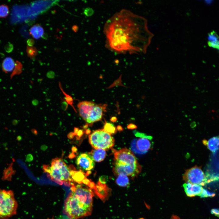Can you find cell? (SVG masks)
Instances as JSON below:
<instances>
[{
    "label": "cell",
    "instance_id": "1",
    "mask_svg": "<svg viewBox=\"0 0 219 219\" xmlns=\"http://www.w3.org/2000/svg\"><path fill=\"white\" fill-rule=\"evenodd\" d=\"M115 17L106 30L110 47L118 51L138 50L135 43L139 40L143 41L141 38L144 36L142 37L143 34L141 33L148 31L141 30L147 29H141L142 27L139 24L126 15L119 14Z\"/></svg>",
    "mask_w": 219,
    "mask_h": 219
},
{
    "label": "cell",
    "instance_id": "2",
    "mask_svg": "<svg viewBox=\"0 0 219 219\" xmlns=\"http://www.w3.org/2000/svg\"><path fill=\"white\" fill-rule=\"evenodd\" d=\"M71 192L64 203V212L70 219H78L92 213L94 194L92 189L82 184L72 183Z\"/></svg>",
    "mask_w": 219,
    "mask_h": 219
},
{
    "label": "cell",
    "instance_id": "3",
    "mask_svg": "<svg viewBox=\"0 0 219 219\" xmlns=\"http://www.w3.org/2000/svg\"><path fill=\"white\" fill-rule=\"evenodd\" d=\"M114 154L113 171L115 175L123 174L134 178L140 173L141 167L130 150L123 148L115 152Z\"/></svg>",
    "mask_w": 219,
    "mask_h": 219
},
{
    "label": "cell",
    "instance_id": "4",
    "mask_svg": "<svg viewBox=\"0 0 219 219\" xmlns=\"http://www.w3.org/2000/svg\"><path fill=\"white\" fill-rule=\"evenodd\" d=\"M77 106L80 116L88 123H92L102 119L107 105L84 101L78 103Z\"/></svg>",
    "mask_w": 219,
    "mask_h": 219
},
{
    "label": "cell",
    "instance_id": "5",
    "mask_svg": "<svg viewBox=\"0 0 219 219\" xmlns=\"http://www.w3.org/2000/svg\"><path fill=\"white\" fill-rule=\"evenodd\" d=\"M17 207L13 192L0 189V219H8L15 214Z\"/></svg>",
    "mask_w": 219,
    "mask_h": 219
},
{
    "label": "cell",
    "instance_id": "6",
    "mask_svg": "<svg viewBox=\"0 0 219 219\" xmlns=\"http://www.w3.org/2000/svg\"><path fill=\"white\" fill-rule=\"evenodd\" d=\"M89 141L92 147L95 149L107 150L114 144V140L111 134L103 129L94 131L89 137Z\"/></svg>",
    "mask_w": 219,
    "mask_h": 219
},
{
    "label": "cell",
    "instance_id": "7",
    "mask_svg": "<svg viewBox=\"0 0 219 219\" xmlns=\"http://www.w3.org/2000/svg\"><path fill=\"white\" fill-rule=\"evenodd\" d=\"M183 179L187 183L200 186L208 183L206 175L201 168L197 165L186 170L183 175Z\"/></svg>",
    "mask_w": 219,
    "mask_h": 219
},
{
    "label": "cell",
    "instance_id": "8",
    "mask_svg": "<svg viewBox=\"0 0 219 219\" xmlns=\"http://www.w3.org/2000/svg\"><path fill=\"white\" fill-rule=\"evenodd\" d=\"M53 1H40L33 3L28 9L29 17L34 18L40 13L50 7L54 3Z\"/></svg>",
    "mask_w": 219,
    "mask_h": 219
},
{
    "label": "cell",
    "instance_id": "9",
    "mask_svg": "<svg viewBox=\"0 0 219 219\" xmlns=\"http://www.w3.org/2000/svg\"><path fill=\"white\" fill-rule=\"evenodd\" d=\"M91 156L88 153H82L76 158V163L80 170L82 171H89L94 167L95 163Z\"/></svg>",
    "mask_w": 219,
    "mask_h": 219
},
{
    "label": "cell",
    "instance_id": "10",
    "mask_svg": "<svg viewBox=\"0 0 219 219\" xmlns=\"http://www.w3.org/2000/svg\"><path fill=\"white\" fill-rule=\"evenodd\" d=\"M93 189L95 193L103 202L107 200L111 195V189L105 184L102 183L99 181Z\"/></svg>",
    "mask_w": 219,
    "mask_h": 219
},
{
    "label": "cell",
    "instance_id": "11",
    "mask_svg": "<svg viewBox=\"0 0 219 219\" xmlns=\"http://www.w3.org/2000/svg\"><path fill=\"white\" fill-rule=\"evenodd\" d=\"M183 186L186 195L189 197L200 196L203 189L200 185L190 183H184Z\"/></svg>",
    "mask_w": 219,
    "mask_h": 219
},
{
    "label": "cell",
    "instance_id": "12",
    "mask_svg": "<svg viewBox=\"0 0 219 219\" xmlns=\"http://www.w3.org/2000/svg\"><path fill=\"white\" fill-rule=\"evenodd\" d=\"M151 139L146 137H141L137 140L136 147L141 154L146 153L151 148L152 144L151 140Z\"/></svg>",
    "mask_w": 219,
    "mask_h": 219
},
{
    "label": "cell",
    "instance_id": "13",
    "mask_svg": "<svg viewBox=\"0 0 219 219\" xmlns=\"http://www.w3.org/2000/svg\"><path fill=\"white\" fill-rule=\"evenodd\" d=\"M203 143L212 152H215L219 149V136L213 137L208 140H204Z\"/></svg>",
    "mask_w": 219,
    "mask_h": 219
},
{
    "label": "cell",
    "instance_id": "14",
    "mask_svg": "<svg viewBox=\"0 0 219 219\" xmlns=\"http://www.w3.org/2000/svg\"><path fill=\"white\" fill-rule=\"evenodd\" d=\"M15 66V62L13 59L10 57H5L3 61L2 68L5 73L11 72L13 70Z\"/></svg>",
    "mask_w": 219,
    "mask_h": 219
},
{
    "label": "cell",
    "instance_id": "15",
    "mask_svg": "<svg viewBox=\"0 0 219 219\" xmlns=\"http://www.w3.org/2000/svg\"><path fill=\"white\" fill-rule=\"evenodd\" d=\"M94 160L96 162L103 161L105 158L106 152L105 150L101 149H94L89 153Z\"/></svg>",
    "mask_w": 219,
    "mask_h": 219
},
{
    "label": "cell",
    "instance_id": "16",
    "mask_svg": "<svg viewBox=\"0 0 219 219\" xmlns=\"http://www.w3.org/2000/svg\"><path fill=\"white\" fill-rule=\"evenodd\" d=\"M70 170V175L73 181L79 184L82 183L83 180L86 178L85 173L80 170L76 171V170Z\"/></svg>",
    "mask_w": 219,
    "mask_h": 219
},
{
    "label": "cell",
    "instance_id": "17",
    "mask_svg": "<svg viewBox=\"0 0 219 219\" xmlns=\"http://www.w3.org/2000/svg\"><path fill=\"white\" fill-rule=\"evenodd\" d=\"M13 162H12L7 168L4 170L2 177V180L9 181L11 180L12 175H14L16 172V171L13 169Z\"/></svg>",
    "mask_w": 219,
    "mask_h": 219
},
{
    "label": "cell",
    "instance_id": "18",
    "mask_svg": "<svg viewBox=\"0 0 219 219\" xmlns=\"http://www.w3.org/2000/svg\"><path fill=\"white\" fill-rule=\"evenodd\" d=\"M30 33L35 39H39L42 36L44 33L43 28L39 25H35L30 30Z\"/></svg>",
    "mask_w": 219,
    "mask_h": 219
},
{
    "label": "cell",
    "instance_id": "19",
    "mask_svg": "<svg viewBox=\"0 0 219 219\" xmlns=\"http://www.w3.org/2000/svg\"><path fill=\"white\" fill-rule=\"evenodd\" d=\"M116 182L117 184L121 187H127L129 184V181L127 176L123 174L117 176Z\"/></svg>",
    "mask_w": 219,
    "mask_h": 219
},
{
    "label": "cell",
    "instance_id": "20",
    "mask_svg": "<svg viewBox=\"0 0 219 219\" xmlns=\"http://www.w3.org/2000/svg\"><path fill=\"white\" fill-rule=\"evenodd\" d=\"M59 88L61 90V91L62 92L63 94L64 95L65 97L64 98V99L65 100V101L66 102L68 103V105H70L73 108L74 110H75V111L77 113V111L75 109L74 106L73 105V99L72 97L70 96L69 95H68L63 90V89L61 85V83L60 82H59Z\"/></svg>",
    "mask_w": 219,
    "mask_h": 219
},
{
    "label": "cell",
    "instance_id": "21",
    "mask_svg": "<svg viewBox=\"0 0 219 219\" xmlns=\"http://www.w3.org/2000/svg\"><path fill=\"white\" fill-rule=\"evenodd\" d=\"M9 13V8L7 5L5 4L0 5V18L6 17Z\"/></svg>",
    "mask_w": 219,
    "mask_h": 219
},
{
    "label": "cell",
    "instance_id": "22",
    "mask_svg": "<svg viewBox=\"0 0 219 219\" xmlns=\"http://www.w3.org/2000/svg\"><path fill=\"white\" fill-rule=\"evenodd\" d=\"M103 129L110 134H114L116 132V127L113 124L110 123L106 122Z\"/></svg>",
    "mask_w": 219,
    "mask_h": 219
},
{
    "label": "cell",
    "instance_id": "23",
    "mask_svg": "<svg viewBox=\"0 0 219 219\" xmlns=\"http://www.w3.org/2000/svg\"><path fill=\"white\" fill-rule=\"evenodd\" d=\"M26 52L28 56L31 58H34L38 54V51L36 48L33 46H27Z\"/></svg>",
    "mask_w": 219,
    "mask_h": 219
},
{
    "label": "cell",
    "instance_id": "24",
    "mask_svg": "<svg viewBox=\"0 0 219 219\" xmlns=\"http://www.w3.org/2000/svg\"><path fill=\"white\" fill-rule=\"evenodd\" d=\"M22 65L21 62L16 61L15 62V66L11 75L12 77L16 74H19L22 71Z\"/></svg>",
    "mask_w": 219,
    "mask_h": 219
},
{
    "label": "cell",
    "instance_id": "25",
    "mask_svg": "<svg viewBox=\"0 0 219 219\" xmlns=\"http://www.w3.org/2000/svg\"><path fill=\"white\" fill-rule=\"evenodd\" d=\"M215 195L214 193L210 192L208 190L203 189L202 192L200 196L201 197H213Z\"/></svg>",
    "mask_w": 219,
    "mask_h": 219
},
{
    "label": "cell",
    "instance_id": "26",
    "mask_svg": "<svg viewBox=\"0 0 219 219\" xmlns=\"http://www.w3.org/2000/svg\"><path fill=\"white\" fill-rule=\"evenodd\" d=\"M134 133L135 135L137 137H146L151 139L152 138V137L150 136H148L144 133L138 132L136 130L134 131Z\"/></svg>",
    "mask_w": 219,
    "mask_h": 219
},
{
    "label": "cell",
    "instance_id": "27",
    "mask_svg": "<svg viewBox=\"0 0 219 219\" xmlns=\"http://www.w3.org/2000/svg\"><path fill=\"white\" fill-rule=\"evenodd\" d=\"M93 9L90 8H87L84 10V14L87 16H92L93 13Z\"/></svg>",
    "mask_w": 219,
    "mask_h": 219
},
{
    "label": "cell",
    "instance_id": "28",
    "mask_svg": "<svg viewBox=\"0 0 219 219\" xmlns=\"http://www.w3.org/2000/svg\"><path fill=\"white\" fill-rule=\"evenodd\" d=\"M107 176H101L99 179V181L103 184H105L107 182Z\"/></svg>",
    "mask_w": 219,
    "mask_h": 219
},
{
    "label": "cell",
    "instance_id": "29",
    "mask_svg": "<svg viewBox=\"0 0 219 219\" xmlns=\"http://www.w3.org/2000/svg\"><path fill=\"white\" fill-rule=\"evenodd\" d=\"M68 105L64 99L61 103V107L62 109L64 111L66 110L68 108Z\"/></svg>",
    "mask_w": 219,
    "mask_h": 219
},
{
    "label": "cell",
    "instance_id": "30",
    "mask_svg": "<svg viewBox=\"0 0 219 219\" xmlns=\"http://www.w3.org/2000/svg\"><path fill=\"white\" fill-rule=\"evenodd\" d=\"M211 212L212 214L219 217V209H214L211 210Z\"/></svg>",
    "mask_w": 219,
    "mask_h": 219
},
{
    "label": "cell",
    "instance_id": "31",
    "mask_svg": "<svg viewBox=\"0 0 219 219\" xmlns=\"http://www.w3.org/2000/svg\"><path fill=\"white\" fill-rule=\"evenodd\" d=\"M13 49V46L12 44H7L5 47V50L7 52H10Z\"/></svg>",
    "mask_w": 219,
    "mask_h": 219
},
{
    "label": "cell",
    "instance_id": "32",
    "mask_svg": "<svg viewBox=\"0 0 219 219\" xmlns=\"http://www.w3.org/2000/svg\"><path fill=\"white\" fill-rule=\"evenodd\" d=\"M27 43L28 46L32 47L34 45V41L33 39H30L27 40Z\"/></svg>",
    "mask_w": 219,
    "mask_h": 219
},
{
    "label": "cell",
    "instance_id": "33",
    "mask_svg": "<svg viewBox=\"0 0 219 219\" xmlns=\"http://www.w3.org/2000/svg\"><path fill=\"white\" fill-rule=\"evenodd\" d=\"M127 128L129 129H135L137 128V126L134 124L130 123L127 125Z\"/></svg>",
    "mask_w": 219,
    "mask_h": 219
},
{
    "label": "cell",
    "instance_id": "34",
    "mask_svg": "<svg viewBox=\"0 0 219 219\" xmlns=\"http://www.w3.org/2000/svg\"><path fill=\"white\" fill-rule=\"evenodd\" d=\"M83 133V130L80 129L79 130L77 134V137H76V138L77 139L80 138V137H81Z\"/></svg>",
    "mask_w": 219,
    "mask_h": 219
},
{
    "label": "cell",
    "instance_id": "35",
    "mask_svg": "<svg viewBox=\"0 0 219 219\" xmlns=\"http://www.w3.org/2000/svg\"><path fill=\"white\" fill-rule=\"evenodd\" d=\"M91 180H90L86 178L83 180L82 183L88 186Z\"/></svg>",
    "mask_w": 219,
    "mask_h": 219
},
{
    "label": "cell",
    "instance_id": "36",
    "mask_svg": "<svg viewBox=\"0 0 219 219\" xmlns=\"http://www.w3.org/2000/svg\"><path fill=\"white\" fill-rule=\"evenodd\" d=\"M95 185H96L94 182L91 181L88 186L89 188L91 189H94L95 187Z\"/></svg>",
    "mask_w": 219,
    "mask_h": 219
},
{
    "label": "cell",
    "instance_id": "37",
    "mask_svg": "<svg viewBox=\"0 0 219 219\" xmlns=\"http://www.w3.org/2000/svg\"><path fill=\"white\" fill-rule=\"evenodd\" d=\"M75 135L74 132H71L69 133L68 135V138L69 139H72L73 138Z\"/></svg>",
    "mask_w": 219,
    "mask_h": 219
},
{
    "label": "cell",
    "instance_id": "38",
    "mask_svg": "<svg viewBox=\"0 0 219 219\" xmlns=\"http://www.w3.org/2000/svg\"><path fill=\"white\" fill-rule=\"evenodd\" d=\"M117 120V119L116 117L113 116L111 118L110 120L111 122H116Z\"/></svg>",
    "mask_w": 219,
    "mask_h": 219
},
{
    "label": "cell",
    "instance_id": "39",
    "mask_svg": "<svg viewBox=\"0 0 219 219\" xmlns=\"http://www.w3.org/2000/svg\"><path fill=\"white\" fill-rule=\"evenodd\" d=\"M78 27L76 25H74L72 27V29L73 31L75 32H76L78 30Z\"/></svg>",
    "mask_w": 219,
    "mask_h": 219
},
{
    "label": "cell",
    "instance_id": "40",
    "mask_svg": "<svg viewBox=\"0 0 219 219\" xmlns=\"http://www.w3.org/2000/svg\"><path fill=\"white\" fill-rule=\"evenodd\" d=\"M117 130L120 131H122L123 130V128L120 125H118L117 127Z\"/></svg>",
    "mask_w": 219,
    "mask_h": 219
},
{
    "label": "cell",
    "instance_id": "41",
    "mask_svg": "<svg viewBox=\"0 0 219 219\" xmlns=\"http://www.w3.org/2000/svg\"><path fill=\"white\" fill-rule=\"evenodd\" d=\"M75 157V155L73 153H71L69 154V155L68 156V157L70 158H74Z\"/></svg>",
    "mask_w": 219,
    "mask_h": 219
},
{
    "label": "cell",
    "instance_id": "42",
    "mask_svg": "<svg viewBox=\"0 0 219 219\" xmlns=\"http://www.w3.org/2000/svg\"><path fill=\"white\" fill-rule=\"evenodd\" d=\"M79 130L78 128L75 127L74 128V132L75 135H77V133Z\"/></svg>",
    "mask_w": 219,
    "mask_h": 219
},
{
    "label": "cell",
    "instance_id": "43",
    "mask_svg": "<svg viewBox=\"0 0 219 219\" xmlns=\"http://www.w3.org/2000/svg\"><path fill=\"white\" fill-rule=\"evenodd\" d=\"M71 149L73 153L76 152L77 151V149L75 147H72Z\"/></svg>",
    "mask_w": 219,
    "mask_h": 219
},
{
    "label": "cell",
    "instance_id": "44",
    "mask_svg": "<svg viewBox=\"0 0 219 219\" xmlns=\"http://www.w3.org/2000/svg\"><path fill=\"white\" fill-rule=\"evenodd\" d=\"M88 125L89 124L88 123H87L83 126L82 128L84 129H86L88 127Z\"/></svg>",
    "mask_w": 219,
    "mask_h": 219
},
{
    "label": "cell",
    "instance_id": "45",
    "mask_svg": "<svg viewBox=\"0 0 219 219\" xmlns=\"http://www.w3.org/2000/svg\"><path fill=\"white\" fill-rule=\"evenodd\" d=\"M90 133V130L89 129H87L86 131V133L87 134H89Z\"/></svg>",
    "mask_w": 219,
    "mask_h": 219
},
{
    "label": "cell",
    "instance_id": "46",
    "mask_svg": "<svg viewBox=\"0 0 219 219\" xmlns=\"http://www.w3.org/2000/svg\"><path fill=\"white\" fill-rule=\"evenodd\" d=\"M37 100H34L33 102V103L34 105H35V103H36V105L37 104V103H38V102H37Z\"/></svg>",
    "mask_w": 219,
    "mask_h": 219
}]
</instances>
